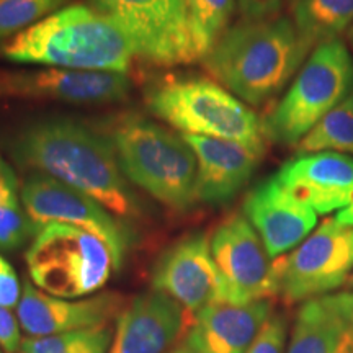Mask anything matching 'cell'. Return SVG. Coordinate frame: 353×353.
Instances as JSON below:
<instances>
[{"mask_svg": "<svg viewBox=\"0 0 353 353\" xmlns=\"http://www.w3.org/2000/svg\"><path fill=\"white\" fill-rule=\"evenodd\" d=\"M170 353H193V352H192V350H188V348L185 347V345H180V347L174 348V350H172Z\"/></svg>", "mask_w": 353, "mask_h": 353, "instance_id": "33", "label": "cell"}, {"mask_svg": "<svg viewBox=\"0 0 353 353\" xmlns=\"http://www.w3.org/2000/svg\"><path fill=\"white\" fill-rule=\"evenodd\" d=\"M20 296V281L17 272L0 255V306L7 309L19 306Z\"/></svg>", "mask_w": 353, "mask_h": 353, "instance_id": "29", "label": "cell"}, {"mask_svg": "<svg viewBox=\"0 0 353 353\" xmlns=\"http://www.w3.org/2000/svg\"><path fill=\"white\" fill-rule=\"evenodd\" d=\"M210 244L223 280L226 303L244 306L276 296L273 262L245 216L232 214L223 221L211 236Z\"/></svg>", "mask_w": 353, "mask_h": 353, "instance_id": "11", "label": "cell"}, {"mask_svg": "<svg viewBox=\"0 0 353 353\" xmlns=\"http://www.w3.org/2000/svg\"><path fill=\"white\" fill-rule=\"evenodd\" d=\"M112 343V329L95 327L74 332L25 339L19 353H107Z\"/></svg>", "mask_w": 353, "mask_h": 353, "instance_id": "25", "label": "cell"}, {"mask_svg": "<svg viewBox=\"0 0 353 353\" xmlns=\"http://www.w3.org/2000/svg\"><path fill=\"white\" fill-rule=\"evenodd\" d=\"M296 32L309 48L339 39L353 23V0H291Z\"/></svg>", "mask_w": 353, "mask_h": 353, "instance_id": "21", "label": "cell"}, {"mask_svg": "<svg viewBox=\"0 0 353 353\" xmlns=\"http://www.w3.org/2000/svg\"><path fill=\"white\" fill-rule=\"evenodd\" d=\"M196 157V200L208 205L231 201L257 170L263 152L236 141L182 134Z\"/></svg>", "mask_w": 353, "mask_h": 353, "instance_id": "17", "label": "cell"}, {"mask_svg": "<svg viewBox=\"0 0 353 353\" xmlns=\"http://www.w3.org/2000/svg\"><path fill=\"white\" fill-rule=\"evenodd\" d=\"M19 317L10 312V309L0 306V347L6 353H19L21 345Z\"/></svg>", "mask_w": 353, "mask_h": 353, "instance_id": "30", "label": "cell"}, {"mask_svg": "<svg viewBox=\"0 0 353 353\" xmlns=\"http://www.w3.org/2000/svg\"><path fill=\"white\" fill-rule=\"evenodd\" d=\"M343 101H345V103L348 105V107H350V108L353 110V87H352L350 94H348V95H347V99H345V100H343Z\"/></svg>", "mask_w": 353, "mask_h": 353, "instance_id": "34", "label": "cell"}, {"mask_svg": "<svg viewBox=\"0 0 353 353\" xmlns=\"http://www.w3.org/2000/svg\"><path fill=\"white\" fill-rule=\"evenodd\" d=\"M276 179L317 214L341 211L353 203V157L347 154L298 156L281 167Z\"/></svg>", "mask_w": 353, "mask_h": 353, "instance_id": "16", "label": "cell"}, {"mask_svg": "<svg viewBox=\"0 0 353 353\" xmlns=\"http://www.w3.org/2000/svg\"><path fill=\"white\" fill-rule=\"evenodd\" d=\"M13 156L34 174L94 198L113 216L139 214V203L128 187L112 143L81 123L65 118L34 121L17 136Z\"/></svg>", "mask_w": 353, "mask_h": 353, "instance_id": "1", "label": "cell"}, {"mask_svg": "<svg viewBox=\"0 0 353 353\" xmlns=\"http://www.w3.org/2000/svg\"><path fill=\"white\" fill-rule=\"evenodd\" d=\"M6 90L74 105H101L126 99L131 81L120 72L46 68L7 79Z\"/></svg>", "mask_w": 353, "mask_h": 353, "instance_id": "15", "label": "cell"}, {"mask_svg": "<svg viewBox=\"0 0 353 353\" xmlns=\"http://www.w3.org/2000/svg\"><path fill=\"white\" fill-rule=\"evenodd\" d=\"M294 149L298 156L316 152H347L353 156V110L342 101L325 114Z\"/></svg>", "mask_w": 353, "mask_h": 353, "instance_id": "24", "label": "cell"}, {"mask_svg": "<svg viewBox=\"0 0 353 353\" xmlns=\"http://www.w3.org/2000/svg\"><path fill=\"white\" fill-rule=\"evenodd\" d=\"M345 285L348 286V288H350V290L353 291V272H352V275L348 276V280H347V283H345Z\"/></svg>", "mask_w": 353, "mask_h": 353, "instance_id": "36", "label": "cell"}, {"mask_svg": "<svg viewBox=\"0 0 353 353\" xmlns=\"http://www.w3.org/2000/svg\"><path fill=\"white\" fill-rule=\"evenodd\" d=\"M245 21L270 20L280 17L285 0H236Z\"/></svg>", "mask_w": 353, "mask_h": 353, "instance_id": "28", "label": "cell"}, {"mask_svg": "<svg viewBox=\"0 0 353 353\" xmlns=\"http://www.w3.org/2000/svg\"><path fill=\"white\" fill-rule=\"evenodd\" d=\"M311 52L293 20L275 17L229 26L203 61L219 85L260 107L283 90Z\"/></svg>", "mask_w": 353, "mask_h": 353, "instance_id": "2", "label": "cell"}, {"mask_svg": "<svg viewBox=\"0 0 353 353\" xmlns=\"http://www.w3.org/2000/svg\"><path fill=\"white\" fill-rule=\"evenodd\" d=\"M0 353H2V352H0Z\"/></svg>", "mask_w": 353, "mask_h": 353, "instance_id": "37", "label": "cell"}, {"mask_svg": "<svg viewBox=\"0 0 353 353\" xmlns=\"http://www.w3.org/2000/svg\"><path fill=\"white\" fill-rule=\"evenodd\" d=\"M270 311L268 301L213 304L193 317L183 345L193 353H247Z\"/></svg>", "mask_w": 353, "mask_h": 353, "instance_id": "19", "label": "cell"}, {"mask_svg": "<svg viewBox=\"0 0 353 353\" xmlns=\"http://www.w3.org/2000/svg\"><path fill=\"white\" fill-rule=\"evenodd\" d=\"M25 260L33 285L64 299L95 293L117 270L103 241L79 228L57 223L34 232Z\"/></svg>", "mask_w": 353, "mask_h": 353, "instance_id": "7", "label": "cell"}, {"mask_svg": "<svg viewBox=\"0 0 353 353\" xmlns=\"http://www.w3.org/2000/svg\"><path fill=\"white\" fill-rule=\"evenodd\" d=\"M21 203L32 221L34 232L48 224H68L87 231L103 241L120 270L130 245V234L107 208L85 193L57 182L56 179L33 174L21 187Z\"/></svg>", "mask_w": 353, "mask_h": 353, "instance_id": "10", "label": "cell"}, {"mask_svg": "<svg viewBox=\"0 0 353 353\" xmlns=\"http://www.w3.org/2000/svg\"><path fill=\"white\" fill-rule=\"evenodd\" d=\"M110 143L128 182L169 208L187 211L196 200V157L183 136L141 117L114 125Z\"/></svg>", "mask_w": 353, "mask_h": 353, "instance_id": "4", "label": "cell"}, {"mask_svg": "<svg viewBox=\"0 0 353 353\" xmlns=\"http://www.w3.org/2000/svg\"><path fill=\"white\" fill-rule=\"evenodd\" d=\"M324 299L353 325V291L330 294V296H324Z\"/></svg>", "mask_w": 353, "mask_h": 353, "instance_id": "31", "label": "cell"}, {"mask_svg": "<svg viewBox=\"0 0 353 353\" xmlns=\"http://www.w3.org/2000/svg\"><path fill=\"white\" fill-rule=\"evenodd\" d=\"M88 6L121 26L134 56L161 65L196 61L187 0H88Z\"/></svg>", "mask_w": 353, "mask_h": 353, "instance_id": "8", "label": "cell"}, {"mask_svg": "<svg viewBox=\"0 0 353 353\" xmlns=\"http://www.w3.org/2000/svg\"><path fill=\"white\" fill-rule=\"evenodd\" d=\"M286 353H353V325L324 298L299 307Z\"/></svg>", "mask_w": 353, "mask_h": 353, "instance_id": "20", "label": "cell"}, {"mask_svg": "<svg viewBox=\"0 0 353 353\" xmlns=\"http://www.w3.org/2000/svg\"><path fill=\"white\" fill-rule=\"evenodd\" d=\"M353 87V57L341 38L322 43L275 108L262 120L265 139L296 145L329 112L342 103Z\"/></svg>", "mask_w": 353, "mask_h": 353, "instance_id": "6", "label": "cell"}, {"mask_svg": "<svg viewBox=\"0 0 353 353\" xmlns=\"http://www.w3.org/2000/svg\"><path fill=\"white\" fill-rule=\"evenodd\" d=\"M334 219L337 221L341 226L353 228V203L350 206H347V208L337 211V214L334 216Z\"/></svg>", "mask_w": 353, "mask_h": 353, "instance_id": "32", "label": "cell"}, {"mask_svg": "<svg viewBox=\"0 0 353 353\" xmlns=\"http://www.w3.org/2000/svg\"><path fill=\"white\" fill-rule=\"evenodd\" d=\"M125 309V299L117 293H103L87 299L56 298L25 281L17 306V317L26 334L48 337L74 330L107 327Z\"/></svg>", "mask_w": 353, "mask_h": 353, "instance_id": "13", "label": "cell"}, {"mask_svg": "<svg viewBox=\"0 0 353 353\" xmlns=\"http://www.w3.org/2000/svg\"><path fill=\"white\" fill-rule=\"evenodd\" d=\"M12 63L126 74L134 56L121 26L90 6L76 3L23 30L2 44Z\"/></svg>", "mask_w": 353, "mask_h": 353, "instance_id": "3", "label": "cell"}, {"mask_svg": "<svg viewBox=\"0 0 353 353\" xmlns=\"http://www.w3.org/2000/svg\"><path fill=\"white\" fill-rule=\"evenodd\" d=\"M348 41H350L352 50H353V23L350 25V28H348Z\"/></svg>", "mask_w": 353, "mask_h": 353, "instance_id": "35", "label": "cell"}, {"mask_svg": "<svg viewBox=\"0 0 353 353\" xmlns=\"http://www.w3.org/2000/svg\"><path fill=\"white\" fill-rule=\"evenodd\" d=\"M286 324L281 316H270L247 353H283Z\"/></svg>", "mask_w": 353, "mask_h": 353, "instance_id": "27", "label": "cell"}, {"mask_svg": "<svg viewBox=\"0 0 353 353\" xmlns=\"http://www.w3.org/2000/svg\"><path fill=\"white\" fill-rule=\"evenodd\" d=\"M192 325L174 299L149 291L132 299L117 319L108 353H162Z\"/></svg>", "mask_w": 353, "mask_h": 353, "instance_id": "18", "label": "cell"}, {"mask_svg": "<svg viewBox=\"0 0 353 353\" xmlns=\"http://www.w3.org/2000/svg\"><path fill=\"white\" fill-rule=\"evenodd\" d=\"M148 108L182 134L236 141L265 152L262 121L244 101L205 77L169 79L145 94Z\"/></svg>", "mask_w": 353, "mask_h": 353, "instance_id": "5", "label": "cell"}, {"mask_svg": "<svg viewBox=\"0 0 353 353\" xmlns=\"http://www.w3.org/2000/svg\"><path fill=\"white\" fill-rule=\"evenodd\" d=\"M187 10L196 59H205L229 28L236 0H187Z\"/></svg>", "mask_w": 353, "mask_h": 353, "instance_id": "23", "label": "cell"}, {"mask_svg": "<svg viewBox=\"0 0 353 353\" xmlns=\"http://www.w3.org/2000/svg\"><path fill=\"white\" fill-rule=\"evenodd\" d=\"M278 294L307 301L345 285L353 270V228L325 219L293 252L273 260Z\"/></svg>", "mask_w": 353, "mask_h": 353, "instance_id": "9", "label": "cell"}, {"mask_svg": "<svg viewBox=\"0 0 353 353\" xmlns=\"http://www.w3.org/2000/svg\"><path fill=\"white\" fill-rule=\"evenodd\" d=\"M69 0H0V39L15 37L64 8Z\"/></svg>", "mask_w": 353, "mask_h": 353, "instance_id": "26", "label": "cell"}, {"mask_svg": "<svg viewBox=\"0 0 353 353\" xmlns=\"http://www.w3.org/2000/svg\"><path fill=\"white\" fill-rule=\"evenodd\" d=\"M152 288L179 303L190 322L205 307L226 303L210 237L190 234L170 245L154 265Z\"/></svg>", "mask_w": 353, "mask_h": 353, "instance_id": "12", "label": "cell"}, {"mask_svg": "<svg viewBox=\"0 0 353 353\" xmlns=\"http://www.w3.org/2000/svg\"><path fill=\"white\" fill-rule=\"evenodd\" d=\"M244 214L273 260L301 244L317 224L316 211L285 188L276 175L250 190Z\"/></svg>", "mask_w": 353, "mask_h": 353, "instance_id": "14", "label": "cell"}, {"mask_svg": "<svg viewBox=\"0 0 353 353\" xmlns=\"http://www.w3.org/2000/svg\"><path fill=\"white\" fill-rule=\"evenodd\" d=\"M20 193L15 172L0 157V250L19 249L34 234Z\"/></svg>", "mask_w": 353, "mask_h": 353, "instance_id": "22", "label": "cell"}]
</instances>
